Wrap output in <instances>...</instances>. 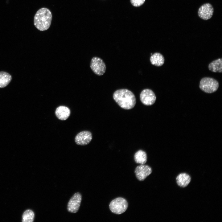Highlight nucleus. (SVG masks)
Instances as JSON below:
<instances>
[{
	"instance_id": "1",
	"label": "nucleus",
	"mask_w": 222,
	"mask_h": 222,
	"mask_svg": "<svg viewBox=\"0 0 222 222\" xmlns=\"http://www.w3.org/2000/svg\"><path fill=\"white\" fill-rule=\"evenodd\" d=\"M113 98L117 104L124 109H131L136 104L135 95L131 91L126 89L116 90L113 94Z\"/></svg>"
},
{
	"instance_id": "2",
	"label": "nucleus",
	"mask_w": 222,
	"mask_h": 222,
	"mask_svg": "<svg viewBox=\"0 0 222 222\" xmlns=\"http://www.w3.org/2000/svg\"><path fill=\"white\" fill-rule=\"evenodd\" d=\"M52 18V14L49 9L45 7L41 8L35 15L34 25L40 31L46 30L50 27Z\"/></svg>"
},
{
	"instance_id": "3",
	"label": "nucleus",
	"mask_w": 222,
	"mask_h": 222,
	"mask_svg": "<svg viewBox=\"0 0 222 222\" xmlns=\"http://www.w3.org/2000/svg\"><path fill=\"white\" fill-rule=\"evenodd\" d=\"M219 86V82L214 79L205 77L200 81L199 87L204 92L211 93L217 90Z\"/></svg>"
},
{
	"instance_id": "4",
	"label": "nucleus",
	"mask_w": 222,
	"mask_h": 222,
	"mask_svg": "<svg viewBox=\"0 0 222 222\" xmlns=\"http://www.w3.org/2000/svg\"><path fill=\"white\" fill-rule=\"evenodd\" d=\"M128 203L124 198L118 197L112 200L109 204V208L113 213L121 214L125 212L128 207Z\"/></svg>"
},
{
	"instance_id": "5",
	"label": "nucleus",
	"mask_w": 222,
	"mask_h": 222,
	"mask_svg": "<svg viewBox=\"0 0 222 222\" xmlns=\"http://www.w3.org/2000/svg\"><path fill=\"white\" fill-rule=\"evenodd\" d=\"M90 67L93 72L98 76L103 75L106 71L105 63L102 59L98 57H94L92 59Z\"/></svg>"
},
{
	"instance_id": "6",
	"label": "nucleus",
	"mask_w": 222,
	"mask_h": 222,
	"mask_svg": "<svg viewBox=\"0 0 222 222\" xmlns=\"http://www.w3.org/2000/svg\"><path fill=\"white\" fill-rule=\"evenodd\" d=\"M82 200V195L79 192L75 193L69 200L67 209L70 212L76 213L78 211Z\"/></svg>"
},
{
	"instance_id": "7",
	"label": "nucleus",
	"mask_w": 222,
	"mask_h": 222,
	"mask_svg": "<svg viewBox=\"0 0 222 222\" xmlns=\"http://www.w3.org/2000/svg\"><path fill=\"white\" fill-rule=\"evenodd\" d=\"M140 98L142 104L147 106L152 105L156 100V97L154 92L147 88L144 89L141 92Z\"/></svg>"
},
{
	"instance_id": "8",
	"label": "nucleus",
	"mask_w": 222,
	"mask_h": 222,
	"mask_svg": "<svg viewBox=\"0 0 222 222\" xmlns=\"http://www.w3.org/2000/svg\"><path fill=\"white\" fill-rule=\"evenodd\" d=\"M214 8L209 3H205L199 8L198 12V16L202 19L207 20L212 17Z\"/></svg>"
},
{
	"instance_id": "9",
	"label": "nucleus",
	"mask_w": 222,
	"mask_h": 222,
	"mask_svg": "<svg viewBox=\"0 0 222 222\" xmlns=\"http://www.w3.org/2000/svg\"><path fill=\"white\" fill-rule=\"evenodd\" d=\"M152 171L151 168L149 166L141 164L136 167L134 173L138 179L143 181L151 173Z\"/></svg>"
},
{
	"instance_id": "10",
	"label": "nucleus",
	"mask_w": 222,
	"mask_h": 222,
	"mask_svg": "<svg viewBox=\"0 0 222 222\" xmlns=\"http://www.w3.org/2000/svg\"><path fill=\"white\" fill-rule=\"evenodd\" d=\"M92 138L91 133L88 131H83L76 136L75 142L78 145L84 146L88 144Z\"/></svg>"
},
{
	"instance_id": "11",
	"label": "nucleus",
	"mask_w": 222,
	"mask_h": 222,
	"mask_svg": "<svg viewBox=\"0 0 222 222\" xmlns=\"http://www.w3.org/2000/svg\"><path fill=\"white\" fill-rule=\"evenodd\" d=\"M71 112L69 109L64 106H60L57 107L55 113L57 117L61 120H65L69 117Z\"/></svg>"
},
{
	"instance_id": "12",
	"label": "nucleus",
	"mask_w": 222,
	"mask_h": 222,
	"mask_svg": "<svg viewBox=\"0 0 222 222\" xmlns=\"http://www.w3.org/2000/svg\"><path fill=\"white\" fill-rule=\"evenodd\" d=\"M191 179L190 175L185 173L179 174L176 178L177 184L181 187H185L187 186L190 183Z\"/></svg>"
},
{
	"instance_id": "13",
	"label": "nucleus",
	"mask_w": 222,
	"mask_h": 222,
	"mask_svg": "<svg viewBox=\"0 0 222 222\" xmlns=\"http://www.w3.org/2000/svg\"><path fill=\"white\" fill-rule=\"evenodd\" d=\"M151 63L153 65L157 67L162 66L164 62V58L163 55L158 52L153 54L150 57Z\"/></svg>"
},
{
	"instance_id": "14",
	"label": "nucleus",
	"mask_w": 222,
	"mask_h": 222,
	"mask_svg": "<svg viewBox=\"0 0 222 222\" xmlns=\"http://www.w3.org/2000/svg\"><path fill=\"white\" fill-rule=\"evenodd\" d=\"M210 71L215 72L221 73L222 72V59L219 58L210 63L208 66Z\"/></svg>"
},
{
	"instance_id": "15",
	"label": "nucleus",
	"mask_w": 222,
	"mask_h": 222,
	"mask_svg": "<svg viewBox=\"0 0 222 222\" xmlns=\"http://www.w3.org/2000/svg\"><path fill=\"white\" fill-rule=\"evenodd\" d=\"M12 80L11 75L7 72H0V88L6 87Z\"/></svg>"
},
{
	"instance_id": "16",
	"label": "nucleus",
	"mask_w": 222,
	"mask_h": 222,
	"mask_svg": "<svg viewBox=\"0 0 222 222\" xmlns=\"http://www.w3.org/2000/svg\"><path fill=\"white\" fill-rule=\"evenodd\" d=\"M135 162L141 164H144L147 161V156L146 152L142 150H139L135 153L134 155Z\"/></svg>"
},
{
	"instance_id": "17",
	"label": "nucleus",
	"mask_w": 222,
	"mask_h": 222,
	"mask_svg": "<svg viewBox=\"0 0 222 222\" xmlns=\"http://www.w3.org/2000/svg\"><path fill=\"white\" fill-rule=\"evenodd\" d=\"M35 214L32 210L28 209L23 213L22 216V221L23 222H32L33 221Z\"/></svg>"
},
{
	"instance_id": "18",
	"label": "nucleus",
	"mask_w": 222,
	"mask_h": 222,
	"mask_svg": "<svg viewBox=\"0 0 222 222\" xmlns=\"http://www.w3.org/2000/svg\"><path fill=\"white\" fill-rule=\"evenodd\" d=\"M145 0H130L132 5L135 7H139L143 5Z\"/></svg>"
},
{
	"instance_id": "19",
	"label": "nucleus",
	"mask_w": 222,
	"mask_h": 222,
	"mask_svg": "<svg viewBox=\"0 0 222 222\" xmlns=\"http://www.w3.org/2000/svg\"><path fill=\"white\" fill-rule=\"evenodd\" d=\"M152 55V53L151 54V55Z\"/></svg>"
}]
</instances>
